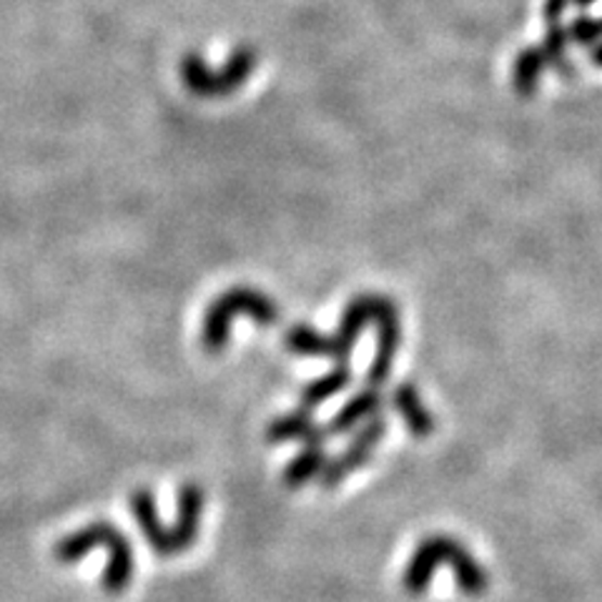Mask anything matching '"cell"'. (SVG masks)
I'll list each match as a JSON object with an SVG mask.
<instances>
[{
  "mask_svg": "<svg viewBox=\"0 0 602 602\" xmlns=\"http://www.w3.org/2000/svg\"><path fill=\"white\" fill-rule=\"evenodd\" d=\"M439 565H447L452 569L457 588H460L464 595L477 598L482 592H487L489 575L485 565H479V562L472 558V552L464 548L462 542H457L454 537L432 535L424 537V540L417 545L414 555L407 562L401 585H405L409 595H422V592H427L432 577H435V569Z\"/></svg>",
  "mask_w": 602,
  "mask_h": 602,
  "instance_id": "1",
  "label": "cell"
},
{
  "mask_svg": "<svg viewBox=\"0 0 602 602\" xmlns=\"http://www.w3.org/2000/svg\"><path fill=\"white\" fill-rule=\"evenodd\" d=\"M108 550V565L103 569L101 585L108 595H120L133 580V550L128 537L106 520H95L91 525L76 529L74 535L55 542L53 558L61 565H76L91 550Z\"/></svg>",
  "mask_w": 602,
  "mask_h": 602,
  "instance_id": "2",
  "label": "cell"
},
{
  "mask_svg": "<svg viewBox=\"0 0 602 602\" xmlns=\"http://www.w3.org/2000/svg\"><path fill=\"white\" fill-rule=\"evenodd\" d=\"M384 302H387V296H355V299L347 304V309H344L340 329H336L334 336H321L317 329L307 324H296L286 332V349L302 357H332L336 364H349V357L351 351H355L359 334L364 332L369 324H374Z\"/></svg>",
  "mask_w": 602,
  "mask_h": 602,
  "instance_id": "3",
  "label": "cell"
},
{
  "mask_svg": "<svg viewBox=\"0 0 602 602\" xmlns=\"http://www.w3.org/2000/svg\"><path fill=\"white\" fill-rule=\"evenodd\" d=\"M236 315L248 317L259 326H274L281 311L271 296L256 292V289H248V286L229 289L227 294H221L219 299L206 309L204 329H201V344H204L206 351L216 355V351L227 349L229 334H231V319Z\"/></svg>",
  "mask_w": 602,
  "mask_h": 602,
  "instance_id": "4",
  "label": "cell"
},
{
  "mask_svg": "<svg viewBox=\"0 0 602 602\" xmlns=\"http://www.w3.org/2000/svg\"><path fill=\"white\" fill-rule=\"evenodd\" d=\"M384 435H387V420L380 414L361 424V430L357 432V437L349 441V447L344 449L342 454H336L334 460H326L324 470H321V475H319V485L324 489L340 487L342 482L351 475V472L364 467Z\"/></svg>",
  "mask_w": 602,
  "mask_h": 602,
  "instance_id": "5",
  "label": "cell"
},
{
  "mask_svg": "<svg viewBox=\"0 0 602 602\" xmlns=\"http://www.w3.org/2000/svg\"><path fill=\"white\" fill-rule=\"evenodd\" d=\"M254 66L252 53L241 51L234 59L229 61L227 71L221 74H208L204 63H198L196 59H189L187 66H183V74H187V86L194 93L201 95H227L234 91L236 86L244 84V78L248 76V71Z\"/></svg>",
  "mask_w": 602,
  "mask_h": 602,
  "instance_id": "6",
  "label": "cell"
},
{
  "mask_svg": "<svg viewBox=\"0 0 602 602\" xmlns=\"http://www.w3.org/2000/svg\"><path fill=\"white\" fill-rule=\"evenodd\" d=\"M376 355L372 359V367L367 372L369 387H384V382L389 380L392 367H395V357L401 344V329H399V311L392 299L384 302V307L376 317Z\"/></svg>",
  "mask_w": 602,
  "mask_h": 602,
  "instance_id": "7",
  "label": "cell"
},
{
  "mask_svg": "<svg viewBox=\"0 0 602 602\" xmlns=\"http://www.w3.org/2000/svg\"><path fill=\"white\" fill-rule=\"evenodd\" d=\"M201 515H204V489L196 482H187L179 489V512H176V525L171 529L174 555L187 552L196 542Z\"/></svg>",
  "mask_w": 602,
  "mask_h": 602,
  "instance_id": "8",
  "label": "cell"
},
{
  "mask_svg": "<svg viewBox=\"0 0 602 602\" xmlns=\"http://www.w3.org/2000/svg\"><path fill=\"white\" fill-rule=\"evenodd\" d=\"M267 439L271 445H281V441H304V445H321L329 439L326 430L319 427L315 422V417L307 407L294 409L284 417H277V420L269 422L267 427Z\"/></svg>",
  "mask_w": 602,
  "mask_h": 602,
  "instance_id": "9",
  "label": "cell"
},
{
  "mask_svg": "<svg viewBox=\"0 0 602 602\" xmlns=\"http://www.w3.org/2000/svg\"><path fill=\"white\" fill-rule=\"evenodd\" d=\"M382 401L384 399H382L380 389H376V387H367V389L357 392L355 397L344 401L340 412H336L332 417V422L326 424V427H324L326 435L329 437H332V435H347V432L359 427V424L369 422L372 417H376V412H380Z\"/></svg>",
  "mask_w": 602,
  "mask_h": 602,
  "instance_id": "10",
  "label": "cell"
},
{
  "mask_svg": "<svg viewBox=\"0 0 602 602\" xmlns=\"http://www.w3.org/2000/svg\"><path fill=\"white\" fill-rule=\"evenodd\" d=\"M131 512H133L136 522H139L143 537H146V542L151 545V550H154L161 558L174 555L171 533L161 525L154 495H151L149 489H139V492L131 495Z\"/></svg>",
  "mask_w": 602,
  "mask_h": 602,
  "instance_id": "11",
  "label": "cell"
},
{
  "mask_svg": "<svg viewBox=\"0 0 602 602\" xmlns=\"http://www.w3.org/2000/svg\"><path fill=\"white\" fill-rule=\"evenodd\" d=\"M392 407H395V412L405 420L407 430L414 437H430L435 432V417L424 407L414 384L401 382L399 387H395V392H392Z\"/></svg>",
  "mask_w": 602,
  "mask_h": 602,
  "instance_id": "12",
  "label": "cell"
},
{
  "mask_svg": "<svg viewBox=\"0 0 602 602\" xmlns=\"http://www.w3.org/2000/svg\"><path fill=\"white\" fill-rule=\"evenodd\" d=\"M351 384V369L349 364H336L332 372L319 376V380H311L307 387H302V405L307 409H315L324 401L332 399L334 395H340Z\"/></svg>",
  "mask_w": 602,
  "mask_h": 602,
  "instance_id": "13",
  "label": "cell"
},
{
  "mask_svg": "<svg viewBox=\"0 0 602 602\" xmlns=\"http://www.w3.org/2000/svg\"><path fill=\"white\" fill-rule=\"evenodd\" d=\"M326 464V452L321 445H304V449L299 454L294 457L292 462L286 464L284 470V485L289 489H299L311 482L315 477L321 475V470H324Z\"/></svg>",
  "mask_w": 602,
  "mask_h": 602,
  "instance_id": "14",
  "label": "cell"
},
{
  "mask_svg": "<svg viewBox=\"0 0 602 602\" xmlns=\"http://www.w3.org/2000/svg\"><path fill=\"white\" fill-rule=\"evenodd\" d=\"M548 61L540 48H525V51L517 53L515 68H512V80H515V91L522 95H533L537 84H540V76Z\"/></svg>",
  "mask_w": 602,
  "mask_h": 602,
  "instance_id": "15",
  "label": "cell"
},
{
  "mask_svg": "<svg viewBox=\"0 0 602 602\" xmlns=\"http://www.w3.org/2000/svg\"><path fill=\"white\" fill-rule=\"evenodd\" d=\"M567 28L558 26V23H552L548 36H545V43H542V55L545 61H548V66H555L560 74L569 76L573 74V68H569V61H567Z\"/></svg>",
  "mask_w": 602,
  "mask_h": 602,
  "instance_id": "16",
  "label": "cell"
},
{
  "mask_svg": "<svg viewBox=\"0 0 602 602\" xmlns=\"http://www.w3.org/2000/svg\"><path fill=\"white\" fill-rule=\"evenodd\" d=\"M567 8V0H548V5H545V18L550 23H558L562 18V13H565Z\"/></svg>",
  "mask_w": 602,
  "mask_h": 602,
  "instance_id": "17",
  "label": "cell"
},
{
  "mask_svg": "<svg viewBox=\"0 0 602 602\" xmlns=\"http://www.w3.org/2000/svg\"><path fill=\"white\" fill-rule=\"evenodd\" d=\"M590 61H592V66H598V68H602V43H598L595 48H592V53H590Z\"/></svg>",
  "mask_w": 602,
  "mask_h": 602,
  "instance_id": "18",
  "label": "cell"
},
{
  "mask_svg": "<svg viewBox=\"0 0 602 602\" xmlns=\"http://www.w3.org/2000/svg\"><path fill=\"white\" fill-rule=\"evenodd\" d=\"M577 5H590V3H595V0H575Z\"/></svg>",
  "mask_w": 602,
  "mask_h": 602,
  "instance_id": "19",
  "label": "cell"
}]
</instances>
